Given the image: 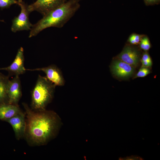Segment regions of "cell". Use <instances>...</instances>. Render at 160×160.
Returning a JSON list of instances; mask_svg holds the SVG:
<instances>
[{
    "instance_id": "obj_7",
    "label": "cell",
    "mask_w": 160,
    "mask_h": 160,
    "mask_svg": "<svg viewBox=\"0 0 160 160\" xmlns=\"http://www.w3.org/2000/svg\"><path fill=\"white\" fill-rule=\"evenodd\" d=\"M24 50L22 47L18 49L15 57L12 64L9 66L0 68V70H4L9 73V76H19L25 73L26 71L24 66Z\"/></svg>"
},
{
    "instance_id": "obj_19",
    "label": "cell",
    "mask_w": 160,
    "mask_h": 160,
    "mask_svg": "<svg viewBox=\"0 0 160 160\" xmlns=\"http://www.w3.org/2000/svg\"><path fill=\"white\" fill-rule=\"evenodd\" d=\"M148 61L149 62H152L151 58L148 53L145 52L144 53L142 56L141 61Z\"/></svg>"
},
{
    "instance_id": "obj_16",
    "label": "cell",
    "mask_w": 160,
    "mask_h": 160,
    "mask_svg": "<svg viewBox=\"0 0 160 160\" xmlns=\"http://www.w3.org/2000/svg\"><path fill=\"white\" fill-rule=\"evenodd\" d=\"M18 4L19 2L16 0H0V8H7L12 4Z\"/></svg>"
},
{
    "instance_id": "obj_6",
    "label": "cell",
    "mask_w": 160,
    "mask_h": 160,
    "mask_svg": "<svg viewBox=\"0 0 160 160\" xmlns=\"http://www.w3.org/2000/svg\"><path fill=\"white\" fill-rule=\"evenodd\" d=\"M26 71H41L46 74L47 79L56 86L64 85L65 80L60 69L56 65L52 64L48 66L33 69H26Z\"/></svg>"
},
{
    "instance_id": "obj_10",
    "label": "cell",
    "mask_w": 160,
    "mask_h": 160,
    "mask_svg": "<svg viewBox=\"0 0 160 160\" xmlns=\"http://www.w3.org/2000/svg\"><path fill=\"white\" fill-rule=\"evenodd\" d=\"M111 69L113 75L122 79L129 77L134 71V67L118 59L113 62Z\"/></svg>"
},
{
    "instance_id": "obj_20",
    "label": "cell",
    "mask_w": 160,
    "mask_h": 160,
    "mask_svg": "<svg viewBox=\"0 0 160 160\" xmlns=\"http://www.w3.org/2000/svg\"><path fill=\"white\" fill-rule=\"evenodd\" d=\"M142 64V67H149L151 66L152 65V62H149L148 61H145L141 62Z\"/></svg>"
},
{
    "instance_id": "obj_22",
    "label": "cell",
    "mask_w": 160,
    "mask_h": 160,
    "mask_svg": "<svg viewBox=\"0 0 160 160\" xmlns=\"http://www.w3.org/2000/svg\"><path fill=\"white\" fill-rule=\"evenodd\" d=\"M18 2H22V0H18Z\"/></svg>"
},
{
    "instance_id": "obj_15",
    "label": "cell",
    "mask_w": 160,
    "mask_h": 160,
    "mask_svg": "<svg viewBox=\"0 0 160 160\" xmlns=\"http://www.w3.org/2000/svg\"><path fill=\"white\" fill-rule=\"evenodd\" d=\"M143 35L136 33L131 35L128 39V42L132 45H137L139 44L141 39Z\"/></svg>"
},
{
    "instance_id": "obj_3",
    "label": "cell",
    "mask_w": 160,
    "mask_h": 160,
    "mask_svg": "<svg viewBox=\"0 0 160 160\" xmlns=\"http://www.w3.org/2000/svg\"><path fill=\"white\" fill-rule=\"evenodd\" d=\"M56 86L46 77L39 75L32 92L31 108L35 111L46 109L53 98Z\"/></svg>"
},
{
    "instance_id": "obj_11",
    "label": "cell",
    "mask_w": 160,
    "mask_h": 160,
    "mask_svg": "<svg viewBox=\"0 0 160 160\" xmlns=\"http://www.w3.org/2000/svg\"><path fill=\"white\" fill-rule=\"evenodd\" d=\"M140 53L138 50L135 47L127 45L117 56L118 59L129 64L134 67L138 65Z\"/></svg>"
},
{
    "instance_id": "obj_13",
    "label": "cell",
    "mask_w": 160,
    "mask_h": 160,
    "mask_svg": "<svg viewBox=\"0 0 160 160\" xmlns=\"http://www.w3.org/2000/svg\"><path fill=\"white\" fill-rule=\"evenodd\" d=\"M9 80L8 76H5L1 73L0 76V104L8 103L7 88Z\"/></svg>"
},
{
    "instance_id": "obj_9",
    "label": "cell",
    "mask_w": 160,
    "mask_h": 160,
    "mask_svg": "<svg viewBox=\"0 0 160 160\" xmlns=\"http://www.w3.org/2000/svg\"><path fill=\"white\" fill-rule=\"evenodd\" d=\"M12 127L17 140L24 137L26 127L25 113L22 111L6 121Z\"/></svg>"
},
{
    "instance_id": "obj_23",
    "label": "cell",
    "mask_w": 160,
    "mask_h": 160,
    "mask_svg": "<svg viewBox=\"0 0 160 160\" xmlns=\"http://www.w3.org/2000/svg\"><path fill=\"white\" fill-rule=\"evenodd\" d=\"M1 73H0V76L1 75Z\"/></svg>"
},
{
    "instance_id": "obj_2",
    "label": "cell",
    "mask_w": 160,
    "mask_h": 160,
    "mask_svg": "<svg viewBox=\"0 0 160 160\" xmlns=\"http://www.w3.org/2000/svg\"><path fill=\"white\" fill-rule=\"evenodd\" d=\"M81 0H69L60 7L43 16L42 18L33 25L28 37L35 36L48 28H62L79 8L80 2Z\"/></svg>"
},
{
    "instance_id": "obj_4",
    "label": "cell",
    "mask_w": 160,
    "mask_h": 160,
    "mask_svg": "<svg viewBox=\"0 0 160 160\" xmlns=\"http://www.w3.org/2000/svg\"><path fill=\"white\" fill-rule=\"evenodd\" d=\"M18 5L21 8V12L19 15L12 20L11 29L13 32L17 31L31 30L33 25L29 19V15L30 13L26 6L23 1L19 2Z\"/></svg>"
},
{
    "instance_id": "obj_17",
    "label": "cell",
    "mask_w": 160,
    "mask_h": 160,
    "mask_svg": "<svg viewBox=\"0 0 160 160\" xmlns=\"http://www.w3.org/2000/svg\"><path fill=\"white\" fill-rule=\"evenodd\" d=\"M150 73V71L147 68L143 67L136 74L135 78L143 77Z\"/></svg>"
},
{
    "instance_id": "obj_5",
    "label": "cell",
    "mask_w": 160,
    "mask_h": 160,
    "mask_svg": "<svg viewBox=\"0 0 160 160\" xmlns=\"http://www.w3.org/2000/svg\"><path fill=\"white\" fill-rule=\"evenodd\" d=\"M67 0H37L27 6V8L30 13L36 11L43 16L60 7Z\"/></svg>"
},
{
    "instance_id": "obj_1",
    "label": "cell",
    "mask_w": 160,
    "mask_h": 160,
    "mask_svg": "<svg viewBox=\"0 0 160 160\" xmlns=\"http://www.w3.org/2000/svg\"><path fill=\"white\" fill-rule=\"evenodd\" d=\"M26 127L24 137L31 146L47 144L55 137L59 131L61 120L55 112L45 109L35 111L25 103Z\"/></svg>"
},
{
    "instance_id": "obj_12",
    "label": "cell",
    "mask_w": 160,
    "mask_h": 160,
    "mask_svg": "<svg viewBox=\"0 0 160 160\" xmlns=\"http://www.w3.org/2000/svg\"><path fill=\"white\" fill-rule=\"evenodd\" d=\"M22 111L18 105L8 103L0 104V120L5 121Z\"/></svg>"
},
{
    "instance_id": "obj_21",
    "label": "cell",
    "mask_w": 160,
    "mask_h": 160,
    "mask_svg": "<svg viewBox=\"0 0 160 160\" xmlns=\"http://www.w3.org/2000/svg\"><path fill=\"white\" fill-rule=\"evenodd\" d=\"M124 159H124L126 160H131V159H132V160H140L142 159V158H141L140 157L138 156H130L129 157H128L127 158H124Z\"/></svg>"
},
{
    "instance_id": "obj_14",
    "label": "cell",
    "mask_w": 160,
    "mask_h": 160,
    "mask_svg": "<svg viewBox=\"0 0 160 160\" xmlns=\"http://www.w3.org/2000/svg\"><path fill=\"white\" fill-rule=\"evenodd\" d=\"M139 44L140 48L145 51L149 50L151 47L149 39L147 36L144 35L142 37Z\"/></svg>"
},
{
    "instance_id": "obj_18",
    "label": "cell",
    "mask_w": 160,
    "mask_h": 160,
    "mask_svg": "<svg viewBox=\"0 0 160 160\" xmlns=\"http://www.w3.org/2000/svg\"><path fill=\"white\" fill-rule=\"evenodd\" d=\"M145 5L147 6L152 5L159 4L160 0H144Z\"/></svg>"
},
{
    "instance_id": "obj_8",
    "label": "cell",
    "mask_w": 160,
    "mask_h": 160,
    "mask_svg": "<svg viewBox=\"0 0 160 160\" xmlns=\"http://www.w3.org/2000/svg\"><path fill=\"white\" fill-rule=\"evenodd\" d=\"M7 93L8 103L18 105L22 95L21 82L19 76H15L12 79L9 80L7 85Z\"/></svg>"
}]
</instances>
